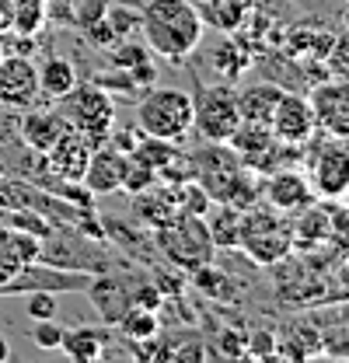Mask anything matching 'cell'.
Returning a JSON list of instances; mask_svg holds the SVG:
<instances>
[{
    "label": "cell",
    "mask_w": 349,
    "mask_h": 363,
    "mask_svg": "<svg viewBox=\"0 0 349 363\" xmlns=\"http://www.w3.org/2000/svg\"><path fill=\"white\" fill-rule=\"evenodd\" d=\"M105 332L101 328H87V325H81V328H67L63 332V342H60V353H67L70 360L77 363H94L105 357Z\"/></svg>",
    "instance_id": "cell-19"
},
{
    "label": "cell",
    "mask_w": 349,
    "mask_h": 363,
    "mask_svg": "<svg viewBox=\"0 0 349 363\" xmlns=\"http://www.w3.org/2000/svg\"><path fill=\"white\" fill-rule=\"evenodd\" d=\"M35 91H39V70L28 56L0 60V101L4 105H28Z\"/></svg>",
    "instance_id": "cell-13"
},
{
    "label": "cell",
    "mask_w": 349,
    "mask_h": 363,
    "mask_svg": "<svg viewBox=\"0 0 349 363\" xmlns=\"http://www.w3.org/2000/svg\"><path fill=\"white\" fill-rule=\"evenodd\" d=\"M311 112H314V130L336 140H349V84L346 81H325L311 91Z\"/></svg>",
    "instance_id": "cell-9"
},
{
    "label": "cell",
    "mask_w": 349,
    "mask_h": 363,
    "mask_svg": "<svg viewBox=\"0 0 349 363\" xmlns=\"http://www.w3.org/2000/svg\"><path fill=\"white\" fill-rule=\"evenodd\" d=\"M199 4H206V0H199Z\"/></svg>",
    "instance_id": "cell-39"
},
{
    "label": "cell",
    "mask_w": 349,
    "mask_h": 363,
    "mask_svg": "<svg viewBox=\"0 0 349 363\" xmlns=\"http://www.w3.org/2000/svg\"><path fill=\"white\" fill-rule=\"evenodd\" d=\"M217 342H220V353H223V357H234V360H238V357H245V335H241V332L223 328Z\"/></svg>",
    "instance_id": "cell-34"
},
{
    "label": "cell",
    "mask_w": 349,
    "mask_h": 363,
    "mask_svg": "<svg viewBox=\"0 0 349 363\" xmlns=\"http://www.w3.org/2000/svg\"><path fill=\"white\" fill-rule=\"evenodd\" d=\"M84 294H87V301H91V308L98 311V318H101L105 325H112V328H116V321L133 308L130 283H123V279H116V276H109V272H94Z\"/></svg>",
    "instance_id": "cell-11"
},
{
    "label": "cell",
    "mask_w": 349,
    "mask_h": 363,
    "mask_svg": "<svg viewBox=\"0 0 349 363\" xmlns=\"http://www.w3.org/2000/svg\"><path fill=\"white\" fill-rule=\"evenodd\" d=\"M130 301H133V308L161 311V308H165V290H161V283L143 279V283H133L130 286Z\"/></svg>",
    "instance_id": "cell-27"
},
{
    "label": "cell",
    "mask_w": 349,
    "mask_h": 363,
    "mask_svg": "<svg viewBox=\"0 0 349 363\" xmlns=\"http://www.w3.org/2000/svg\"><path fill=\"white\" fill-rule=\"evenodd\" d=\"M140 32L150 52L178 63L199 49L206 21L192 0H147L140 7Z\"/></svg>",
    "instance_id": "cell-1"
},
{
    "label": "cell",
    "mask_w": 349,
    "mask_h": 363,
    "mask_svg": "<svg viewBox=\"0 0 349 363\" xmlns=\"http://www.w3.org/2000/svg\"><path fill=\"white\" fill-rule=\"evenodd\" d=\"M265 199L269 206H276L279 213H301L304 206H311L318 199L314 185L304 172H294V168H276L269 182H265Z\"/></svg>",
    "instance_id": "cell-10"
},
{
    "label": "cell",
    "mask_w": 349,
    "mask_h": 363,
    "mask_svg": "<svg viewBox=\"0 0 349 363\" xmlns=\"http://www.w3.org/2000/svg\"><path fill=\"white\" fill-rule=\"evenodd\" d=\"M269 130L272 136L283 143V147H301L311 140L314 133V112H311V101L304 94H294V91H283L272 105V116H269Z\"/></svg>",
    "instance_id": "cell-8"
},
{
    "label": "cell",
    "mask_w": 349,
    "mask_h": 363,
    "mask_svg": "<svg viewBox=\"0 0 349 363\" xmlns=\"http://www.w3.org/2000/svg\"><path fill=\"white\" fill-rule=\"evenodd\" d=\"M157 182V172L150 168V164H143L140 157H133V154H126V164H123V192H130V196H136V192H143V189H150Z\"/></svg>",
    "instance_id": "cell-26"
},
{
    "label": "cell",
    "mask_w": 349,
    "mask_h": 363,
    "mask_svg": "<svg viewBox=\"0 0 349 363\" xmlns=\"http://www.w3.org/2000/svg\"><path fill=\"white\" fill-rule=\"evenodd\" d=\"M67 130V123H63V116L60 112H28L25 116V123H21V136H25V143L28 147H35L39 154H45L60 136Z\"/></svg>",
    "instance_id": "cell-21"
},
{
    "label": "cell",
    "mask_w": 349,
    "mask_h": 363,
    "mask_svg": "<svg viewBox=\"0 0 349 363\" xmlns=\"http://www.w3.org/2000/svg\"><path fill=\"white\" fill-rule=\"evenodd\" d=\"M203 224L210 230L214 248H238V234H241V206L231 203H214L203 217Z\"/></svg>",
    "instance_id": "cell-18"
},
{
    "label": "cell",
    "mask_w": 349,
    "mask_h": 363,
    "mask_svg": "<svg viewBox=\"0 0 349 363\" xmlns=\"http://www.w3.org/2000/svg\"><path fill=\"white\" fill-rule=\"evenodd\" d=\"M343 203H346V210H349V192H346V196H343Z\"/></svg>",
    "instance_id": "cell-37"
},
{
    "label": "cell",
    "mask_w": 349,
    "mask_h": 363,
    "mask_svg": "<svg viewBox=\"0 0 349 363\" xmlns=\"http://www.w3.org/2000/svg\"><path fill=\"white\" fill-rule=\"evenodd\" d=\"M238 248L259 262V266H276L294 252V234L287 213H279L276 206H255V210H241V234H238Z\"/></svg>",
    "instance_id": "cell-2"
},
{
    "label": "cell",
    "mask_w": 349,
    "mask_h": 363,
    "mask_svg": "<svg viewBox=\"0 0 349 363\" xmlns=\"http://www.w3.org/2000/svg\"><path fill=\"white\" fill-rule=\"evenodd\" d=\"M328 241L343 245L349 255V210H332V227H328Z\"/></svg>",
    "instance_id": "cell-33"
},
{
    "label": "cell",
    "mask_w": 349,
    "mask_h": 363,
    "mask_svg": "<svg viewBox=\"0 0 349 363\" xmlns=\"http://www.w3.org/2000/svg\"><path fill=\"white\" fill-rule=\"evenodd\" d=\"M245 357L272 360L276 357V335L272 332H252V335H245Z\"/></svg>",
    "instance_id": "cell-31"
},
{
    "label": "cell",
    "mask_w": 349,
    "mask_h": 363,
    "mask_svg": "<svg viewBox=\"0 0 349 363\" xmlns=\"http://www.w3.org/2000/svg\"><path fill=\"white\" fill-rule=\"evenodd\" d=\"M192 276V283H196V290L199 294H206L210 301H231L234 297V286H231V276H223L220 269H214V262H206V266H199V269L189 272Z\"/></svg>",
    "instance_id": "cell-24"
},
{
    "label": "cell",
    "mask_w": 349,
    "mask_h": 363,
    "mask_svg": "<svg viewBox=\"0 0 349 363\" xmlns=\"http://www.w3.org/2000/svg\"><path fill=\"white\" fill-rule=\"evenodd\" d=\"M245 4H252V0H245Z\"/></svg>",
    "instance_id": "cell-38"
},
{
    "label": "cell",
    "mask_w": 349,
    "mask_h": 363,
    "mask_svg": "<svg viewBox=\"0 0 349 363\" xmlns=\"http://www.w3.org/2000/svg\"><path fill=\"white\" fill-rule=\"evenodd\" d=\"M234 94H238V112H241L245 123L269 126L272 105H276V98L283 94V88H276V84H248L245 91H234Z\"/></svg>",
    "instance_id": "cell-20"
},
{
    "label": "cell",
    "mask_w": 349,
    "mask_h": 363,
    "mask_svg": "<svg viewBox=\"0 0 349 363\" xmlns=\"http://www.w3.org/2000/svg\"><path fill=\"white\" fill-rule=\"evenodd\" d=\"M154 241H157L161 255L185 272L214 262V255H217L203 217H189V213H174L165 227H157L154 230Z\"/></svg>",
    "instance_id": "cell-4"
},
{
    "label": "cell",
    "mask_w": 349,
    "mask_h": 363,
    "mask_svg": "<svg viewBox=\"0 0 349 363\" xmlns=\"http://www.w3.org/2000/svg\"><path fill=\"white\" fill-rule=\"evenodd\" d=\"M307 168H311L307 179H311L314 192H318L321 199L339 203L349 192V147L343 140L328 136L325 143H318V150L311 154Z\"/></svg>",
    "instance_id": "cell-7"
},
{
    "label": "cell",
    "mask_w": 349,
    "mask_h": 363,
    "mask_svg": "<svg viewBox=\"0 0 349 363\" xmlns=\"http://www.w3.org/2000/svg\"><path fill=\"white\" fill-rule=\"evenodd\" d=\"M136 130L178 143L192 133V94L182 88H150L136 105Z\"/></svg>",
    "instance_id": "cell-3"
},
{
    "label": "cell",
    "mask_w": 349,
    "mask_h": 363,
    "mask_svg": "<svg viewBox=\"0 0 349 363\" xmlns=\"http://www.w3.org/2000/svg\"><path fill=\"white\" fill-rule=\"evenodd\" d=\"M123 164H126V150L119 147H98L87 157V168L81 182L87 185L91 196H109L123 185Z\"/></svg>",
    "instance_id": "cell-14"
},
{
    "label": "cell",
    "mask_w": 349,
    "mask_h": 363,
    "mask_svg": "<svg viewBox=\"0 0 349 363\" xmlns=\"http://www.w3.org/2000/svg\"><path fill=\"white\" fill-rule=\"evenodd\" d=\"M238 126H241V112H238V94L231 84L220 81L192 94V130H199L203 140L227 143Z\"/></svg>",
    "instance_id": "cell-6"
},
{
    "label": "cell",
    "mask_w": 349,
    "mask_h": 363,
    "mask_svg": "<svg viewBox=\"0 0 349 363\" xmlns=\"http://www.w3.org/2000/svg\"><path fill=\"white\" fill-rule=\"evenodd\" d=\"M25 311H28L32 321L56 318V294H52V290H28V294H25Z\"/></svg>",
    "instance_id": "cell-30"
},
{
    "label": "cell",
    "mask_w": 349,
    "mask_h": 363,
    "mask_svg": "<svg viewBox=\"0 0 349 363\" xmlns=\"http://www.w3.org/2000/svg\"><path fill=\"white\" fill-rule=\"evenodd\" d=\"M150 60V49L143 43H119L116 45V52H112V67H119V70H136L140 63H147Z\"/></svg>",
    "instance_id": "cell-29"
},
{
    "label": "cell",
    "mask_w": 349,
    "mask_h": 363,
    "mask_svg": "<svg viewBox=\"0 0 349 363\" xmlns=\"http://www.w3.org/2000/svg\"><path fill=\"white\" fill-rule=\"evenodd\" d=\"M133 213H136V220H143L150 230L165 227L178 213V206H174V185L172 189H154L150 185V189L136 192L133 196Z\"/></svg>",
    "instance_id": "cell-16"
},
{
    "label": "cell",
    "mask_w": 349,
    "mask_h": 363,
    "mask_svg": "<svg viewBox=\"0 0 349 363\" xmlns=\"http://www.w3.org/2000/svg\"><path fill=\"white\" fill-rule=\"evenodd\" d=\"M214 67H217L223 84H234V81H241V74L248 70V56L234 43H220L217 49H214Z\"/></svg>",
    "instance_id": "cell-25"
},
{
    "label": "cell",
    "mask_w": 349,
    "mask_h": 363,
    "mask_svg": "<svg viewBox=\"0 0 349 363\" xmlns=\"http://www.w3.org/2000/svg\"><path fill=\"white\" fill-rule=\"evenodd\" d=\"M328 227H332V210H325V206H304L301 213H297V220L290 224V234H294V248H318V245H325L328 241Z\"/></svg>",
    "instance_id": "cell-17"
},
{
    "label": "cell",
    "mask_w": 349,
    "mask_h": 363,
    "mask_svg": "<svg viewBox=\"0 0 349 363\" xmlns=\"http://www.w3.org/2000/svg\"><path fill=\"white\" fill-rule=\"evenodd\" d=\"M39 70V91H45L49 98H63L67 91L77 88V67L67 56H49Z\"/></svg>",
    "instance_id": "cell-22"
},
{
    "label": "cell",
    "mask_w": 349,
    "mask_h": 363,
    "mask_svg": "<svg viewBox=\"0 0 349 363\" xmlns=\"http://www.w3.org/2000/svg\"><path fill=\"white\" fill-rule=\"evenodd\" d=\"M39 245H43V238H35L32 230L0 227V290L21 272V266L39 259Z\"/></svg>",
    "instance_id": "cell-12"
},
{
    "label": "cell",
    "mask_w": 349,
    "mask_h": 363,
    "mask_svg": "<svg viewBox=\"0 0 349 363\" xmlns=\"http://www.w3.org/2000/svg\"><path fill=\"white\" fill-rule=\"evenodd\" d=\"M11 360V342H7V335L0 332V363H7Z\"/></svg>",
    "instance_id": "cell-35"
},
{
    "label": "cell",
    "mask_w": 349,
    "mask_h": 363,
    "mask_svg": "<svg viewBox=\"0 0 349 363\" xmlns=\"http://www.w3.org/2000/svg\"><path fill=\"white\" fill-rule=\"evenodd\" d=\"M63 325L56 321V318H43V321H35L32 325V342L45 350V353H52V350H60V342H63Z\"/></svg>",
    "instance_id": "cell-28"
},
{
    "label": "cell",
    "mask_w": 349,
    "mask_h": 363,
    "mask_svg": "<svg viewBox=\"0 0 349 363\" xmlns=\"http://www.w3.org/2000/svg\"><path fill=\"white\" fill-rule=\"evenodd\" d=\"M328 67H332V77H336V81H346V84H349V39H343V43H332Z\"/></svg>",
    "instance_id": "cell-32"
},
{
    "label": "cell",
    "mask_w": 349,
    "mask_h": 363,
    "mask_svg": "<svg viewBox=\"0 0 349 363\" xmlns=\"http://www.w3.org/2000/svg\"><path fill=\"white\" fill-rule=\"evenodd\" d=\"M60 101V116L70 130H77L81 136H87L91 143H101L112 133V123H116V101L109 98V91L101 84H81L67 91Z\"/></svg>",
    "instance_id": "cell-5"
},
{
    "label": "cell",
    "mask_w": 349,
    "mask_h": 363,
    "mask_svg": "<svg viewBox=\"0 0 349 363\" xmlns=\"http://www.w3.org/2000/svg\"><path fill=\"white\" fill-rule=\"evenodd\" d=\"M339 290H343V294L349 297V262L343 266V269H339Z\"/></svg>",
    "instance_id": "cell-36"
},
{
    "label": "cell",
    "mask_w": 349,
    "mask_h": 363,
    "mask_svg": "<svg viewBox=\"0 0 349 363\" xmlns=\"http://www.w3.org/2000/svg\"><path fill=\"white\" fill-rule=\"evenodd\" d=\"M45 157H49L52 172H60L63 179H70V182H81V175H84V168H87V157H91V140L67 126L63 136L45 150Z\"/></svg>",
    "instance_id": "cell-15"
},
{
    "label": "cell",
    "mask_w": 349,
    "mask_h": 363,
    "mask_svg": "<svg viewBox=\"0 0 349 363\" xmlns=\"http://www.w3.org/2000/svg\"><path fill=\"white\" fill-rule=\"evenodd\" d=\"M116 328H119L123 339H130V342H154V339L161 335L157 311H147V308H130L126 315L116 321Z\"/></svg>",
    "instance_id": "cell-23"
}]
</instances>
